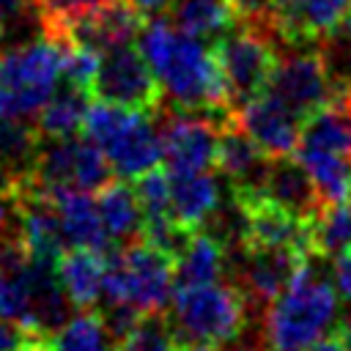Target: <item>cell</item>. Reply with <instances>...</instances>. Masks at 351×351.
Wrapping results in <instances>:
<instances>
[{
	"mask_svg": "<svg viewBox=\"0 0 351 351\" xmlns=\"http://www.w3.org/2000/svg\"><path fill=\"white\" fill-rule=\"evenodd\" d=\"M137 47L162 85L167 110L230 121V93L211 47H203L200 38L178 30L165 14L145 22Z\"/></svg>",
	"mask_w": 351,
	"mask_h": 351,
	"instance_id": "6da1fadb",
	"label": "cell"
},
{
	"mask_svg": "<svg viewBox=\"0 0 351 351\" xmlns=\"http://www.w3.org/2000/svg\"><path fill=\"white\" fill-rule=\"evenodd\" d=\"M307 258L291 282L263 307L258 346L261 351H307L329 335L340 318V293L321 277Z\"/></svg>",
	"mask_w": 351,
	"mask_h": 351,
	"instance_id": "7a4b0ae2",
	"label": "cell"
},
{
	"mask_svg": "<svg viewBox=\"0 0 351 351\" xmlns=\"http://www.w3.org/2000/svg\"><path fill=\"white\" fill-rule=\"evenodd\" d=\"M162 112L126 110L107 101H90L82 134L93 140L112 165L118 178L134 181L162 165V132L156 129Z\"/></svg>",
	"mask_w": 351,
	"mask_h": 351,
	"instance_id": "3957f363",
	"label": "cell"
},
{
	"mask_svg": "<svg viewBox=\"0 0 351 351\" xmlns=\"http://www.w3.org/2000/svg\"><path fill=\"white\" fill-rule=\"evenodd\" d=\"M176 291V258L145 239L107 252L101 304H126L137 313H162Z\"/></svg>",
	"mask_w": 351,
	"mask_h": 351,
	"instance_id": "277c9868",
	"label": "cell"
},
{
	"mask_svg": "<svg viewBox=\"0 0 351 351\" xmlns=\"http://www.w3.org/2000/svg\"><path fill=\"white\" fill-rule=\"evenodd\" d=\"M170 321L181 343H236L250 326V302L230 282L181 285L170 299Z\"/></svg>",
	"mask_w": 351,
	"mask_h": 351,
	"instance_id": "5b68a950",
	"label": "cell"
},
{
	"mask_svg": "<svg viewBox=\"0 0 351 351\" xmlns=\"http://www.w3.org/2000/svg\"><path fill=\"white\" fill-rule=\"evenodd\" d=\"M63 80V47L49 36L0 52V118H36Z\"/></svg>",
	"mask_w": 351,
	"mask_h": 351,
	"instance_id": "8992f818",
	"label": "cell"
},
{
	"mask_svg": "<svg viewBox=\"0 0 351 351\" xmlns=\"http://www.w3.org/2000/svg\"><path fill=\"white\" fill-rule=\"evenodd\" d=\"M274 30L266 16L261 19H241L233 30L214 38L211 52L222 71V80L230 93L233 110L244 101L269 90V80L277 66V47Z\"/></svg>",
	"mask_w": 351,
	"mask_h": 351,
	"instance_id": "52a82bcc",
	"label": "cell"
},
{
	"mask_svg": "<svg viewBox=\"0 0 351 351\" xmlns=\"http://www.w3.org/2000/svg\"><path fill=\"white\" fill-rule=\"evenodd\" d=\"M112 165L104 151L88 140L85 134L74 137H41L27 178L41 192H63V189H82L99 192L107 181H112Z\"/></svg>",
	"mask_w": 351,
	"mask_h": 351,
	"instance_id": "ba28073f",
	"label": "cell"
},
{
	"mask_svg": "<svg viewBox=\"0 0 351 351\" xmlns=\"http://www.w3.org/2000/svg\"><path fill=\"white\" fill-rule=\"evenodd\" d=\"M90 96L96 101L143 112H162L165 107L162 85L151 71L143 49L134 44H118L99 52Z\"/></svg>",
	"mask_w": 351,
	"mask_h": 351,
	"instance_id": "9c48e42d",
	"label": "cell"
},
{
	"mask_svg": "<svg viewBox=\"0 0 351 351\" xmlns=\"http://www.w3.org/2000/svg\"><path fill=\"white\" fill-rule=\"evenodd\" d=\"M269 90L282 99L302 121L337 101V82L321 47H302V52L280 55Z\"/></svg>",
	"mask_w": 351,
	"mask_h": 351,
	"instance_id": "30bf717a",
	"label": "cell"
},
{
	"mask_svg": "<svg viewBox=\"0 0 351 351\" xmlns=\"http://www.w3.org/2000/svg\"><path fill=\"white\" fill-rule=\"evenodd\" d=\"M307 258L313 255L299 247H239L228 252L233 282L241 288L250 307H266Z\"/></svg>",
	"mask_w": 351,
	"mask_h": 351,
	"instance_id": "8fae6325",
	"label": "cell"
},
{
	"mask_svg": "<svg viewBox=\"0 0 351 351\" xmlns=\"http://www.w3.org/2000/svg\"><path fill=\"white\" fill-rule=\"evenodd\" d=\"M225 121L162 107V165L167 173H200L214 167L217 140Z\"/></svg>",
	"mask_w": 351,
	"mask_h": 351,
	"instance_id": "7c38bea8",
	"label": "cell"
},
{
	"mask_svg": "<svg viewBox=\"0 0 351 351\" xmlns=\"http://www.w3.org/2000/svg\"><path fill=\"white\" fill-rule=\"evenodd\" d=\"M351 0H271L269 25L291 47H321L348 19Z\"/></svg>",
	"mask_w": 351,
	"mask_h": 351,
	"instance_id": "4fadbf2b",
	"label": "cell"
},
{
	"mask_svg": "<svg viewBox=\"0 0 351 351\" xmlns=\"http://www.w3.org/2000/svg\"><path fill=\"white\" fill-rule=\"evenodd\" d=\"M230 121L269 156H291L299 148L302 140V118L271 90H263L261 96L244 101L233 110Z\"/></svg>",
	"mask_w": 351,
	"mask_h": 351,
	"instance_id": "5bb4252c",
	"label": "cell"
},
{
	"mask_svg": "<svg viewBox=\"0 0 351 351\" xmlns=\"http://www.w3.org/2000/svg\"><path fill=\"white\" fill-rule=\"evenodd\" d=\"M214 167L222 178H228L230 189H261L269 156L233 121H225L217 140Z\"/></svg>",
	"mask_w": 351,
	"mask_h": 351,
	"instance_id": "9a60e30c",
	"label": "cell"
},
{
	"mask_svg": "<svg viewBox=\"0 0 351 351\" xmlns=\"http://www.w3.org/2000/svg\"><path fill=\"white\" fill-rule=\"evenodd\" d=\"M261 189L269 200H274L277 206H282L285 211H291L299 219H310L324 206L310 173L304 170V165L293 154L269 159Z\"/></svg>",
	"mask_w": 351,
	"mask_h": 351,
	"instance_id": "2e32d148",
	"label": "cell"
},
{
	"mask_svg": "<svg viewBox=\"0 0 351 351\" xmlns=\"http://www.w3.org/2000/svg\"><path fill=\"white\" fill-rule=\"evenodd\" d=\"M58 280L71 307L93 310L104 296V274H107V252L88 247H69L58 258Z\"/></svg>",
	"mask_w": 351,
	"mask_h": 351,
	"instance_id": "e0dca14e",
	"label": "cell"
},
{
	"mask_svg": "<svg viewBox=\"0 0 351 351\" xmlns=\"http://www.w3.org/2000/svg\"><path fill=\"white\" fill-rule=\"evenodd\" d=\"M219 203H222L219 181L208 170L170 173V211L184 230L195 233L206 228V222L219 208Z\"/></svg>",
	"mask_w": 351,
	"mask_h": 351,
	"instance_id": "ac0fdd59",
	"label": "cell"
},
{
	"mask_svg": "<svg viewBox=\"0 0 351 351\" xmlns=\"http://www.w3.org/2000/svg\"><path fill=\"white\" fill-rule=\"evenodd\" d=\"M52 197H55L69 247H88V250H99V252H110L115 247L107 236V228L101 222V211H99L93 192L63 189V192H55Z\"/></svg>",
	"mask_w": 351,
	"mask_h": 351,
	"instance_id": "d6986e66",
	"label": "cell"
},
{
	"mask_svg": "<svg viewBox=\"0 0 351 351\" xmlns=\"http://www.w3.org/2000/svg\"><path fill=\"white\" fill-rule=\"evenodd\" d=\"M230 271L228 247L206 228L195 230L176 258V288L181 285H203L219 282Z\"/></svg>",
	"mask_w": 351,
	"mask_h": 351,
	"instance_id": "ffe728a7",
	"label": "cell"
},
{
	"mask_svg": "<svg viewBox=\"0 0 351 351\" xmlns=\"http://www.w3.org/2000/svg\"><path fill=\"white\" fill-rule=\"evenodd\" d=\"M96 203H99L107 236L115 247H123V244H132L134 239H140V233H143V206H140V197H137L134 186H129L126 178L107 181L96 192Z\"/></svg>",
	"mask_w": 351,
	"mask_h": 351,
	"instance_id": "44dd1931",
	"label": "cell"
},
{
	"mask_svg": "<svg viewBox=\"0 0 351 351\" xmlns=\"http://www.w3.org/2000/svg\"><path fill=\"white\" fill-rule=\"evenodd\" d=\"M165 16L195 38H219L241 22L230 0H173Z\"/></svg>",
	"mask_w": 351,
	"mask_h": 351,
	"instance_id": "7402d4cb",
	"label": "cell"
},
{
	"mask_svg": "<svg viewBox=\"0 0 351 351\" xmlns=\"http://www.w3.org/2000/svg\"><path fill=\"white\" fill-rule=\"evenodd\" d=\"M93 96L85 88H77L71 82H63L55 88V93L44 101V107L36 112V129L41 137H74L82 134L85 112L90 107Z\"/></svg>",
	"mask_w": 351,
	"mask_h": 351,
	"instance_id": "603a6c76",
	"label": "cell"
},
{
	"mask_svg": "<svg viewBox=\"0 0 351 351\" xmlns=\"http://www.w3.org/2000/svg\"><path fill=\"white\" fill-rule=\"evenodd\" d=\"M351 244V197L324 203L307 219V247L313 258H335Z\"/></svg>",
	"mask_w": 351,
	"mask_h": 351,
	"instance_id": "cb8c5ba5",
	"label": "cell"
},
{
	"mask_svg": "<svg viewBox=\"0 0 351 351\" xmlns=\"http://www.w3.org/2000/svg\"><path fill=\"white\" fill-rule=\"evenodd\" d=\"M49 351H115V337L99 307L80 310L49 335Z\"/></svg>",
	"mask_w": 351,
	"mask_h": 351,
	"instance_id": "d4e9b609",
	"label": "cell"
},
{
	"mask_svg": "<svg viewBox=\"0 0 351 351\" xmlns=\"http://www.w3.org/2000/svg\"><path fill=\"white\" fill-rule=\"evenodd\" d=\"M115 351H181V337L165 313H143L118 340Z\"/></svg>",
	"mask_w": 351,
	"mask_h": 351,
	"instance_id": "484cf974",
	"label": "cell"
},
{
	"mask_svg": "<svg viewBox=\"0 0 351 351\" xmlns=\"http://www.w3.org/2000/svg\"><path fill=\"white\" fill-rule=\"evenodd\" d=\"M41 134L36 123H27V118H0V159L22 178L27 176L33 156L38 151Z\"/></svg>",
	"mask_w": 351,
	"mask_h": 351,
	"instance_id": "4316f807",
	"label": "cell"
},
{
	"mask_svg": "<svg viewBox=\"0 0 351 351\" xmlns=\"http://www.w3.org/2000/svg\"><path fill=\"white\" fill-rule=\"evenodd\" d=\"M38 19H41V27H52L69 16H77L82 11H90V8H99L110 0H30Z\"/></svg>",
	"mask_w": 351,
	"mask_h": 351,
	"instance_id": "83f0119b",
	"label": "cell"
},
{
	"mask_svg": "<svg viewBox=\"0 0 351 351\" xmlns=\"http://www.w3.org/2000/svg\"><path fill=\"white\" fill-rule=\"evenodd\" d=\"M332 282H335L340 299L351 302V244L332 258Z\"/></svg>",
	"mask_w": 351,
	"mask_h": 351,
	"instance_id": "f1b7e54d",
	"label": "cell"
},
{
	"mask_svg": "<svg viewBox=\"0 0 351 351\" xmlns=\"http://www.w3.org/2000/svg\"><path fill=\"white\" fill-rule=\"evenodd\" d=\"M30 335H36V332L25 329V326L16 324V321H5V318H0V351H16Z\"/></svg>",
	"mask_w": 351,
	"mask_h": 351,
	"instance_id": "f546056e",
	"label": "cell"
},
{
	"mask_svg": "<svg viewBox=\"0 0 351 351\" xmlns=\"http://www.w3.org/2000/svg\"><path fill=\"white\" fill-rule=\"evenodd\" d=\"M239 19H261L269 14V5L271 0H230Z\"/></svg>",
	"mask_w": 351,
	"mask_h": 351,
	"instance_id": "4dcf8cb0",
	"label": "cell"
},
{
	"mask_svg": "<svg viewBox=\"0 0 351 351\" xmlns=\"http://www.w3.org/2000/svg\"><path fill=\"white\" fill-rule=\"evenodd\" d=\"M145 16H162L167 8H170V3L173 0H132Z\"/></svg>",
	"mask_w": 351,
	"mask_h": 351,
	"instance_id": "1f68e13d",
	"label": "cell"
},
{
	"mask_svg": "<svg viewBox=\"0 0 351 351\" xmlns=\"http://www.w3.org/2000/svg\"><path fill=\"white\" fill-rule=\"evenodd\" d=\"M307 351H348V346H346L343 337L335 332V335H326V337H321L318 343H313Z\"/></svg>",
	"mask_w": 351,
	"mask_h": 351,
	"instance_id": "d6a6232c",
	"label": "cell"
},
{
	"mask_svg": "<svg viewBox=\"0 0 351 351\" xmlns=\"http://www.w3.org/2000/svg\"><path fill=\"white\" fill-rule=\"evenodd\" d=\"M16 184H19V176L0 159V195H11L16 189Z\"/></svg>",
	"mask_w": 351,
	"mask_h": 351,
	"instance_id": "836d02e7",
	"label": "cell"
},
{
	"mask_svg": "<svg viewBox=\"0 0 351 351\" xmlns=\"http://www.w3.org/2000/svg\"><path fill=\"white\" fill-rule=\"evenodd\" d=\"M25 8H27V0H0V16H3L5 22L22 16Z\"/></svg>",
	"mask_w": 351,
	"mask_h": 351,
	"instance_id": "e575fe53",
	"label": "cell"
},
{
	"mask_svg": "<svg viewBox=\"0 0 351 351\" xmlns=\"http://www.w3.org/2000/svg\"><path fill=\"white\" fill-rule=\"evenodd\" d=\"M16 351H49V335H30Z\"/></svg>",
	"mask_w": 351,
	"mask_h": 351,
	"instance_id": "d590c367",
	"label": "cell"
},
{
	"mask_svg": "<svg viewBox=\"0 0 351 351\" xmlns=\"http://www.w3.org/2000/svg\"><path fill=\"white\" fill-rule=\"evenodd\" d=\"M335 332L343 337V343L348 346V351H351V310L343 315V318H337V326H335Z\"/></svg>",
	"mask_w": 351,
	"mask_h": 351,
	"instance_id": "8d00e7d4",
	"label": "cell"
},
{
	"mask_svg": "<svg viewBox=\"0 0 351 351\" xmlns=\"http://www.w3.org/2000/svg\"><path fill=\"white\" fill-rule=\"evenodd\" d=\"M181 351H222L217 343H181Z\"/></svg>",
	"mask_w": 351,
	"mask_h": 351,
	"instance_id": "74e56055",
	"label": "cell"
},
{
	"mask_svg": "<svg viewBox=\"0 0 351 351\" xmlns=\"http://www.w3.org/2000/svg\"><path fill=\"white\" fill-rule=\"evenodd\" d=\"M335 36H343V38H348V41H351V14H348V19H346V25H343V27H340V30H337Z\"/></svg>",
	"mask_w": 351,
	"mask_h": 351,
	"instance_id": "f35d334b",
	"label": "cell"
},
{
	"mask_svg": "<svg viewBox=\"0 0 351 351\" xmlns=\"http://www.w3.org/2000/svg\"><path fill=\"white\" fill-rule=\"evenodd\" d=\"M3 38H5V19L0 16V44H3Z\"/></svg>",
	"mask_w": 351,
	"mask_h": 351,
	"instance_id": "ab89813d",
	"label": "cell"
}]
</instances>
